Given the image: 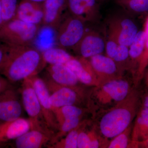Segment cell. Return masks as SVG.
Returning <instances> with one entry per match:
<instances>
[{
  "label": "cell",
  "mask_w": 148,
  "mask_h": 148,
  "mask_svg": "<svg viewBox=\"0 0 148 148\" xmlns=\"http://www.w3.org/2000/svg\"><path fill=\"white\" fill-rule=\"evenodd\" d=\"M53 135L36 130L29 131L14 140V146L17 148H40L50 143Z\"/></svg>",
  "instance_id": "obj_18"
},
{
  "label": "cell",
  "mask_w": 148,
  "mask_h": 148,
  "mask_svg": "<svg viewBox=\"0 0 148 148\" xmlns=\"http://www.w3.org/2000/svg\"><path fill=\"white\" fill-rule=\"evenodd\" d=\"M144 76L145 77V81L146 84L148 87V71L146 73L144 74Z\"/></svg>",
  "instance_id": "obj_37"
},
{
  "label": "cell",
  "mask_w": 148,
  "mask_h": 148,
  "mask_svg": "<svg viewBox=\"0 0 148 148\" xmlns=\"http://www.w3.org/2000/svg\"><path fill=\"white\" fill-rule=\"evenodd\" d=\"M139 147L148 148V139L141 142H138L135 144L134 147Z\"/></svg>",
  "instance_id": "obj_34"
},
{
  "label": "cell",
  "mask_w": 148,
  "mask_h": 148,
  "mask_svg": "<svg viewBox=\"0 0 148 148\" xmlns=\"http://www.w3.org/2000/svg\"><path fill=\"white\" fill-rule=\"evenodd\" d=\"M47 71L51 80L61 85L75 86L79 82L73 72L66 64L50 65Z\"/></svg>",
  "instance_id": "obj_19"
},
{
  "label": "cell",
  "mask_w": 148,
  "mask_h": 148,
  "mask_svg": "<svg viewBox=\"0 0 148 148\" xmlns=\"http://www.w3.org/2000/svg\"><path fill=\"white\" fill-rule=\"evenodd\" d=\"M80 130V125L68 132L66 138L60 140L51 146L53 148H77V140Z\"/></svg>",
  "instance_id": "obj_25"
},
{
  "label": "cell",
  "mask_w": 148,
  "mask_h": 148,
  "mask_svg": "<svg viewBox=\"0 0 148 148\" xmlns=\"http://www.w3.org/2000/svg\"><path fill=\"white\" fill-rule=\"evenodd\" d=\"M30 1L38 3H43L47 0H30Z\"/></svg>",
  "instance_id": "obj_38"
},
{
  "label": "cell",
  "mask_w": 148,
  "mask_h": 148,
  "mask_svg": "<svg viewBox=\"0 0 148 148\" xmlns=\"http://www.w3.org/2000/svg\"><path fill=\"white\" fill-rule=\"evenodd\" d=\"M148 135V108L143 107L138 113L132 130V147H135L136 143L145 140Z\"/></svg>",
  "instance_id": "obj_20"
},
{
  "label": "cell",
  "mask_w": 148,
  "mask_h": 148,
  "mask_svg": "<svg viewBox=\"0 0 148 148\" xmlns=\"http://www.w3.org/2000/svg\"><path fill=\"white\" fill-rule=\"evenodd\" d=\"M85 23L67 11L56 29V40L58 47L73 49L86 33Z\"/></svg>",
  "instance_id": "obj_4"
},
{
  "label": "cell",
  "mask_w": 148,
  "mask_h": 148,
  "mask_svg": "<svg viewBox=\"0 0 148 148\" xmlns=\"http://www.w3.org/2000/svg\"><path fill=\"white\" fill-rule=\"evenodd\" d=\"M54 112L59 126L65 119L81 117L83 114L82 109L75 105L64 106L56 109Z\"/></svg>",
  "instance_id": "obj_24"
},
{
  "label": "cell",
  "mask_w": 148,
  "mask_h": 148,
  "mask_svg": "<svg viewBox=\"0 0 148 148\" xmlns=\"http://www.w3.org/2000/svg\"><path fill=\"white\" fill-rule=\"evenodd\" d=\"M32 84L39 101L44 119L48 128L54 134L58 131L59 125L55 114L50 104V94L46 82L36 75L30 77Z\"/></svg>",
  "instance_id": "obj_8"
},
{
  "label": "cell",
  "mask_w": 148,
  "mask_h": 148,
  "mask_svg": "<svg viewBox=\"0 0 148 148\" xmlns=\"http://www.w3.org/2000/svg\"><path fill=\"white\" fill-rule=\"evenodd\" d=\"M127 13H143L148 11V0H115Z\"/></svg>",
  "instance_id": "obj_23"
},
{
  "label": "cell",
  "mask_w": 148,
  "mask_h": 148,
  "mask_svg": "<svg viewBox=\"0 0 148 148\" xmlns=\"http://www.w3.org/2000/svg\"><path fill=\"white\" fill-rule=\"evenodd\" d=\"M128 47L126 46L119 44L112 58L117 65L119 63L125 62L129 58Z\"/></svg>",
  "instance_id": "obj_29"
},
{
  "label": "cell",
  "mask_w": 148,
  "mask_h": 148,
  "mask_svg": "<svg viewBox=\"0 0 148 148\" xmlns=\"http://www.w3.org/2000/svg\"><path fill=\"white\" fill-rule=\"evenodd\" d=\"M90 137H91V144H90V148H99L100 146V143L99 140L96 138L94 133L90 132Z\"/></svg>",
  "instance_id": "obj_33"
},
{
  "label": "cell",
  "mask_w": 148,
  "mask_h": 148,
  "mask_svg": "<svg viewBox=\"0 0 148 148\" xmlns=\"http://www.w3.org/2000/svg\"><path fill=\"white\" fill-rule=\"evenodd\" d=\"M8 48L7 45L0 43V68L5 60Z\"/></svg>",
  "instance_id": "obj_31"
},
{
  "label": "cell",
  "mask_w": 148,
  "mask_h": 148,
  "mask_svg": "<svg viewBox=\"0 0 148 148\" xmlns=\"http://www.w3.org/2000/svg\"><path fill=\"white\" fill-rule=\"evenodd\" d=\"M44 10L42 25L56 30L67 10V0H47L42 3Z\"/></svg>",
  "instance_id": "obj_14"
},
{
  "label": "cell",
  "mask_w": 148,
  "mask_h": 148,
  "mask_svg": "<svg viewBox=\"0 0 148 148\" xmlns=\"http://www.w3.org/2000/svg\"><path fill=\"white\" fill-rule=\"evenodd\" d=\"M10 83V82L5 77L0 76V94L12 86Z\"/></svg>",
  "instance_id": "obj_32"
},
{
  "label": "cell",
  "mask_w": 148,
  "mask_h": 148,
  "mask_svg": "<svg viewBox=\"0 0 148 148\" xmlns=\"http://www.w3.org/2000/svg\"><path fill=\"white\" fill-rule=\"evenodd\" d=\"M147 139H148V135L147 137V138H146V139H145V140H147ZM143 141H144V140H143Z\"/></svg>",
  "instance_id": "obj_40"
},
{
  "label": "cell",
  "mask_w": 148,
  "mask_h": 148,
  "mask_svg": "<svg viewBox=\"0 0 148 148\" xmlns=\"http://www.w3.org/2000/svg\"><path fill=\"white\" fill-rule=\"evenodd\" d=\"M89 58V62L100 85L116 79L115 77L118 71V67L112 59L102 54L94 56Z\"/></svg>",
  "instance_id": "obj_13"
},
{
  "label": "cell",
  "mask_w": 148,
  "mask_h": 148,
  "mask_svg": "<svg viewBox=\"0 0 148 148\" xmlns=\"http://www.w3.org/2000/svg\"><path fill=\"white\" fill-rule=\"evenodd\" d=\"M66 65L73 72L80 82L87 85L95 86L100 85L89 61L86 58L81 57L77 59L74 57L68 61Z\"/></svg>",
  "instance_id": "obj_16"
},
{
  "label": "cell",
  "mask_w": 148,
  "mask_h": 148,
  "mask_svg": "<svg viewBox=\"0 0 148 148\" xmlns=\"http://www.w3.org/2000/svg\"><path fill=\"white\" fill-rule=\"evenodd\" d=\"M130 128L129 127L126 128L124 131L119 134L110 143L109 148H126L128 147L130 143Z\"/></svg>",
  "instance_id": "obj_28"
},
{
  "label": "cell",
  "mask_w": 148,
  "mask_h": 148,
  "mask_svg": "<svg viewBox=\"0 0 148 148\" xmlns=\"http://www.w3.org/2000/svg\"><path fill=\"white\" fill-rule=\"evenodd\" d=\"M23 84L21 97L24 108L29 117L30 130H40L54 135L46 124L39 101L30 77L24 79Z\"/></svg>",
  "instance_id": "obj_5"
},
{
  "label": "cell",
  "mask_w": 148,
  "mask_h": 148,
  "mask_svg": "<svg viewBox=\"0 0 148 148\" xmlns=\"http://www.w3.org/2000/svg\"><path fill=\"white\" fill-rule=\"evenodd\" d=\"M70 14L86 22L97 20L100 15L99 0H67Z\"/></svg>",
  "instance_id": "obj_11"
},
{
  "label": "cell",
  "mask_w": 148,
  "mask_h": 148,
  "mask_svg": "<svg viewBox=\"0 0 148 148\" xmlns=\"http://www.w3.org/2000/svg\"><path fill=\"white\" fill-rule=\"evenodd\" d=\"M95 98L99 104L106 105L119 103L129 95V83L124 80L114 79L96 86Z\"/></svg>",
  "instance_id": "obj_7"
},
{
  "label": "cell",
  "mask_w": 148,
  "mask_h": 148,
  "mask_svg": "<svg viewBox=\"0 0 148 148\" xmlns=\"http://www.w3.org/2000/svg\"><path fill=\"white\" fill-rule=\"evenodd\" d=\"M3 21L2 18V14L1 5V0H0V28L3 26Z\"/></svg>",
  "instance_id": "obj_35"
},
{
  "label": "cell",
  "mask_w": 148,
  "mask_h": 148,
  "mask_svg": "<svg viewBox=\"0 0 148 148\" xmlns=\"http://www.w3.org/2000/svg\"><path fill=\"white\" fill-rule=\"evenodd\" d=\"M147 38V34L145 29L138 32L132 44L129 47V58L136 69L145 49Z\"/></svg>",
  "instance_id": "obj_21"
},
{
  "label": "cell",
  "mask_w": 148,
  "mask_h": 148,
  "mask_svg": "<svg viewBox=\"0 0 148 148\" xmlns=\"http://www.w3.org/2000/svg\"><path fill=\"white\" fill-rule=\"evenodd\" d=\"M15 18L29 24L42 25L44 10L42 3L21 0L18 3Z\"/></svg>",
  "instance_id": "obj_15"
},
{
  "label": "cell",
  "mask_w": 148,
  "mask_h": 148,
  "mask_svg": "<svg viewBox=\"0 0 148 148\" xmlns=\"http://www.w3.org/2000/svg\"><path fill=\"white\" fill-rule=\"evenodd\" d=\"M100 1H104V0H99Z\"/></svg>",
  "instance_id": "obj_42"
},
{
  "label": "cell",
  "mask_w": 148,
  "mask_h": 148,
  "mask_svg": "<svg viewBox=\"0 0 148 148\" xmlns=\"http://www.w3.org/2000/svg\"><path fill=\"white\" fill-rule=\"evenodd\" d=\"M143 107L148 108V94L144 99V102H143Z\"/></svg>",
  "instance_id": "obj_36"
},
{
  "label": "cell",
  "mask_w": 148,
  "mask_h": 148,
  "mask_svg": "<svg viewBox=\"0 0 148 148\" xmlns=\"http://www.w3.org/2000/svg\"><path fill=\"white\" fill-rule=\"evenodd\" d=\"M8 46L7 54L0 68V74L10 83L23 81L36 75L46 64L42 53L32 45Z\"/></svg>",
  "instance_id": "obj_1"
},
{
  "label": "cell",
  "mask_w": 148,
  "mask_h": 148,
  "mask_svg": "<svg viewBox=\"0 0 148 148\" xmlns=\"http://www.w3.org/2000/svg\"><path fill=\"white\" fill-rule=\"evenodd\" d=\"M147 33V32H146ZM147 38L143 54L138 62L136 71L135 83L138 84L144 77L146 69L148 66V33H147Z\"/></svg>",
  "instance_id": "obj_27"
},
{
  "label": "cell",
  "mask_w": 148,
  "mask_h": 148,
  "mask_svg": "<svg viewBox=\"0 0 148 148\" xmlns=\"http://www.w3.org/2000/svg\"><path fill=\"white\" fill-rule=\"evenodd\" d=\"M91 137L90 132H87L81 130L77 140V148H90Z\"/></svg>",
  "instance_id": "obj_30"
},
{
  "label": "cell",
  "mask_w": 148,
  "mask_h": 148,
  "mask_svg": "<svg viewBox=\"0 0 148 148\" xmlns=\"http://www.w3.org/2000/svg\"><path fill=\"white\" fill-rule=\"evenodd\" d=\"M40 27L39 25L14 18L0 28V43L8 46L31 45L36 38Z\"/></svg>",
  "instance_id": "obj_3"
},
{
  "label": "cell",
  "mask_w": 148,
  "mask_h": 148,
  "mask_svg": "<svg viewBox=\"0 0 148 148\" xmlns=\"http://www.w3.org/2000/svg\"><path fill=\"white\" fill-rule=\"evenodd\" d=\"M145 30L147 33H148V18L147 19V21H146L145 24Z\"/></svg>",
  "instance_id": "obj_39"
},
{
  "label": "cell",
  "mask_w": 148,
  "mask_h": 148,
  "mask_svg": "<svg viewBox=\"0 0 148 148\" xmlns=\"http://www.w3.org/2000/svg\"><path fill=\"white\" fill-rule=\"evenodd\" d=\"M46 85L49 90L52 92L50 102L53 111L64 106L75 105L79 101V93L75 86L61 85L52 80L49 81Z\"/></svg>",
  "instance_id": "obj_9"
},
{
  "label": "cell",
  "mask_w": 148,
  "mask_h": 148,
  "mask_svg": "<svg viewBox=\"0 0 148 148\" xmlns=\"http://www.w3.org/2000/svg\"><path fill=\"white\" fill-rule=\"evenodd\" d=\"M22 108L17 91L12 86L0 94V121H12L20 118Z\"/></svg>",
  "instance_id": "obj_10"
},
{
  "label": "cell",
  "mask_w": 148,
  "mask_h": 148,
  "mask_svg": "<svg viewBox=\"0 0 148 148\" xmlns=\"http://www.w3.org/2000/svg\"><path fill=\"white\" fill-rule=\"evenodd\" d=\"M106 42L101 35L94 32H86L73 49L76 53L85 58L102 54L106 49Z\"/></svg>",
  "instance_id": "obj_12"
},
{
  "label": "cell",
  "mask_w": 148,
  "mask_h": 148,
  "mask_svg": "<svg viewBox=\"0 0 148 148\" xmlns=\"http://www.w3.org/2000/svg\"><path fill=\"white\" fill-rule=\"evenodd\" d=\"M31 129L30 121L19 118L12 121L0 124V145L14 140Z\"/></svg>",
  "instance_id": "obj_17"
},
{
  "label": "cell",
  "mask_w": 148,
  "mask_h": 148,
  "mask_svg": "<svg viewBox=\"0 0 148 148\" xmlns=\"http://www.w3.org/2000/svg\"><path fill=\"white\" fill-rule=\"evenodd\" d=\"M2 122H3L2 121H0V124H1V123H2Z\"/></svg>",
  "instance_id": "obj_41"
},
{
  "label": "cell",
  "mask_w": 148,
  "mask_h": 148,
  "mask_svg": "<svg viewBox=\"0 0 148 148\" xmlns=\"http://www.w3.org/2000/svg\"><path fill=\"white\" fill-rule=\"evenodd\" d=\"M42 55L45 63L50 65L66 64L74 58L66 49L60 47L48 49L42 52Z\"/></svg>",
  "instance_id": "obj_22"
},
{
  "label": "cell",
  "mask_w": 148,
  "mask_h": 148,
  "mask_svg": "<svg viewBox=\"0 0 148 148\" xmlns=\"http://www.w3.org/2000/svg\"><path fill=\"white\" fill-rule=\"evenodd\" d=\"M139 102V93L133 90L105 114L100 123L102 135L106 138H113L129 127L137 114Z\"/></svg>",
  "instance_id": "obj_2"
},
{
  "label": "cell",
  "mask_w": 148,
  "mask_h": 148,
  "mask_svg": "<svg viewBox=\"0 0 148 148\" xmlns=\"http://www.w3.org/2000/svg\"><path fill=\"white\" fill-rule=\"evenodd\" d=\"M108 38L128 47L138 32L135 22L126 14H122L111 16L108 20Z\"/></svg>",
  "instance_id": "obj_6"
},
{
  "label": "cell",
  "mask_w": 148,
  "mask_h": 148,
  "mask_svg": "<svg viewBox=\"0 0 148 148\" xmlns=\"http://www.w3.org/2000/svg\"><path fill=\"white\" fill-rule=\"evenodd\" d=\"M3 24L15 18L18 3L17 0H1Z\"/></svg>",
  "instance_id": "obj_26"
}]
</instances>
